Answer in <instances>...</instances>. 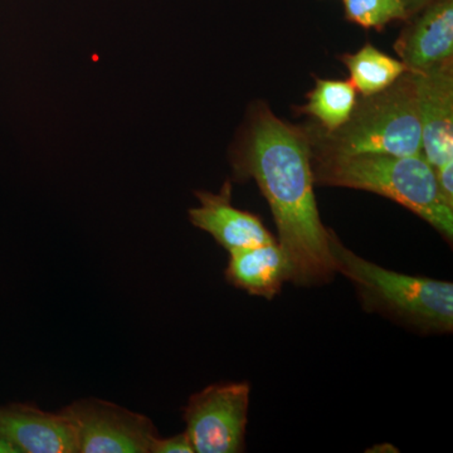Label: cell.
Instances as JSON below:
<instances>
[{"mask_svg":"<svg viewBox=\"0 0 453 453\" xmlns=\"http://www.w3.org/2000/svg\"><path fill=\"white\" fill-rule=\"evenodd\" d=\"M308 103L297 107L300 115H308L320 124L321 131L333 133L347 124L357 103V92L350 81L316 79Z\"/></svg>","mask_w":453,"mask_h":453,"instance_id":"12","label":"cell"},{"mask_svg":"<svg viewBox=\"0 0 453 453\" xmlns=\"http://www.w3.org/2000/svg\"><path fill=\"white\" fill-rule=\"evenodd\" d=\"M61 412L73 427L77 453H151L159 437L148 416L105 399H77Z\"/></svg>","mask_w":453,"mask_h":453,"instance_id":"6","label":"cell"},{"mask_svg":"<svg viewBox=\"0 0 453 453\" xmlns=\"http://www.w3.org/2000/svg\"><path fill=\"white\" fill-rule=\"evenodd\" d=\"M250 392L247 381H231L211 384L190 396L183 421L195 452L243 451Z\"/></svg>","mask_w":453,"mask_h":453,"instance_id":"5","label":"cell"},{"mask_svg":"<svg viewBox=\"0 0 453 453\" xmlns=\"http://www.w3.org/2000/svg\"><path fill=\"white\" fill-rule=\"evenodd\" d=\"M231 195L229 181L217 195L196 192L199 205L188 211L192 225L211 234L228 252L275 241L257 216L234 207Z\"/></svg>","mask_w":453,"mask_h":453,"instance_id":"9","label":"cell"},{"mask_svg":"<svg viewBox=\"0 0 453 453\" xmlns=\"http://www.w3.org/2000/svg\"><path fill=\"white\" fill-rule=\"evenodd\" d=\"M232 157L237 177L255 179L270 204L277 242L290 259L291 281L329 282L335 266L330 229L321 222L315 199L308 130L282 121L266 104H256Z\"/></svg>","mask_w":453,"mask_h":453,"instance_id":"1","label":"cell"},{"mask_svg":"<svg viewBox=\"0 0 453 453\" xmlns=\"http://www.w3.org/2000/svg\"><path fill=\"white\" fill-rule=\"evenodd\" d=\"M410 20L395 44L408 73H426L452 59L453 0H434Z\"/></svg>","mask_w":453,"mask_h":453,"instance_id":"10","label":"cell"},{"mask_svg":"<svg viewBox=\"0 0 453 453\" xmlns=\"http://www.w3.org/2000/svg\"><path fill=\"white\" fill-rule=\"evenodd\" d=\"M0 453H14L13 449L7 442L4 437L0 434Z\"/></svg>","mask_w":453,"mask_h":453,"instance_id":"18","label":"cell"},{"mask_svg":"<svg viewBox=\"0 0 453 453\" xmlns=\"http://www.w3.org/2000/svg\"><path fill=\"white\" fill-rule=\"evenodd\" d=\"M339 58L350 73L349 81L353 83L362 97L384 91L408 71L401 59L386 55L371 43H366L356 53H345Z\"/></svg>","mask_w":453,"mask_h":453,"instance_id":"13","label":"cell"},{"mask_svg":"<svg viewBox=\"0 0 453 453\" xmlns=\"http://www.w3.org/2000/svg\"><path fill=\"white\" fill-rule=\"evenodd\" d=\"M308 134L312 148L330 153L423 154L416 77L407 71L384 91L362 97L340 129Z\"/></svg>","mask_w":453,"mask_h":453,"instance_id":"4","label":"cell"},{"mask_svg":"<svg viewBox=\"0 0 453 453\" xmlns=\"http://www.w3.org/2000/svg\"><path fill=\"white\" fill-rule=\"evenodd\" d=\"M0 434L14 453H77L67 417L29 403L0 405Z\"/></svg>","mask_w":453,"mask_h":453,"instance_id":"8","label":"cell"},{"mask_svg":"<svg viewBox=\"0 0 453 453\" xmlns=\"http://www.w3.org/2000/svg\"><path fill=\"white\" fill-rule=\"evenodd\" d=\"M405 11H407L408 18H413L422 12L423 9L428 7L434 0H403Z\"/></svg>","mask_w":453,"mask_h":453,"instance_id":"17","label":"cell"},{"mask_svg":"<svg viewBox=\"0 0 453 453\" xmlns=\"http://www.w3.org/2000/svg\"><path fill=\"white\" fill-rule=\"evenodd\" d=\"M414 77L421 121L422 153L429 165L436 170L453 159L452 59Z\"/></svg>","mask_w":453,"mask_h":453,"instance_id":"7","label":"cell"},{"mask_svg":"<svg viewBox=\"0 0 453 453\" xmlns=\"http://www.w3.org/2000/svg\"><path fill=\"white\" fill-rule=\"evenodd\" d=\"M335 273L347 277L369 310L425 333L453 327V285L427 277L403 275L378 266L348 250L330 231Z\"/></svg>","mask_w":453,"mask_h":453,"instance_id":"3","label":"cell"},{"mask_svg":"<svg viewBox=\"0 0 453 453\" xmlns=\"http://www.w3.org/2000/svg\"><path fill=\"white\" fill-rule=\"evenodd\" d=\"M311 150L315 184L386 196L421 217L452 242L453 208L443 201L436 172L423 154H340L312 146Z\"/></svg>","mask_w":453,"mask_h":453,"instance_id":"2","label":"cell"},{"mask_svg":"<svg viewBox=\"0 0 453 453\" xmlns=\"http://www.w3.org/2000/svg\"><path fill=\"white\" fill-rule=\"evenodd\" d=\"M226 280L253 296L273 299L291 281L290 259L277 241L229 252Z\"/></svg>","mask_w":453,"mask_h":453,"instance_id":"11","label":"cell"},{"mask_svg":"<svg viewBox=\"0 0 453 453\" xmlns=\"http://www.w3.org/2000/svg\"><path fill=\"white\" fill-rule=\"evenodd\" d=\"M434 172H436L438 189L443 201L453 208V159L449 160Z\"/></svg>","mask_w":453,"mask_h":453,"instance_id":"16","label":"cell"},{"mask_svg":"<svg viewBox=\"0 0 453 453\" xmlns=\"http://www.w3.org/2000/svg\"><path fill=\"white\" fill-rule=\"evenodd\" d=\"M345 19L363 27L383 31L395 20H410L403 0H342Z\"/></svg>","mask_w":453,"mask_h":453,"instance_id":"14","label":"cell"},{"mask_svg":"<svg viewBox=\"0 0 453 453\" xmlns=\"http://www.w3.org/2000/svg\"><path fill=\"white\" fill-rule=\"evenodd\" d=\"M151 453H195V449L187 432H183L172 437H157L151 447Z\"/></svg>","mask_w":453,"mask_h":453,"instance_id":"15","label":"cell"}]
</instances>
